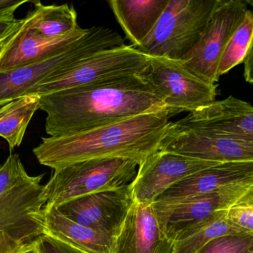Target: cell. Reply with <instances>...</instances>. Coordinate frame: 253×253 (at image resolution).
<instances>
[{
	"label": "cell",
	"mask_w": 253,
	"mask_h": 253,
	"mask_svg": "<svg viewBox=\"0 0 253 253\" xmlns=\"http://www.w3.org/2000/svg\"><path fill=\"white\" fill-rule=\"evenodd\" d=\"M253 186V181L168 203H153L161 229L175 243L189 227L215 212L227 209Z\"/></svg>",
	"instance_id": "30bf717a"
},
{
	"label": "cell",
	"mask_w": 253,
	"mask_h": 253,
	"mask_svg": "<svg viewBox=\"0 0 253 253\" xmlns=\"http://www.w3.org/2000/svg\"><path fill=\"white\" fill-rule=\"evenodd\" d=\"M160 151L216 163L253 161V144L218 136L172 122Z\"/></svg>",
	"instance_id": "7c38bea8"
},
{
	"label": "cell",
	"mask_w": 253,
	"mask_h": 253,
	"mask_svg": "<svg viewBox=\"0 0 253 253\" xmlns=\"http://www.w3.org/2000/svg\"><path fill=\"white\" fill-rule=\"evenodd\" d=\"M35 243L36 242H34V243L30 244V245H23V246L16 248V249L13 250V251L7 253H28L30 250L33 248V246L35 245Z\"/></svg>",
	"instance_id": "f546056e"
},
{
	"label": "cell",
	"mask_w": 253,
	"mask_h": 253,
	"mask_svg": "<svg viewBox=\"0 0 253 253\" xmlns=\"http://www.w3.org/2000/svg\"><path fill=\"white\" fill-rule=\"evenodd\" d=\"M178 121L187 127L253 144V106L234 97L215 101Z\"/></svg>",
	"instance_id": "5bb4252c"
},
{
	"label": "cell",
	"mask_w": 253,
	"mask_h": 253,
	"mask_svg": "<svg viewBox=\"0 0 253 253\" xmlns=\"http://www.w3.org/2000/svg\"><path fill=\"white\" fill-rule=\"evenodd\" d=\"M7 41V40H6ZM6 41L2 42V43H0V51H1V49H2L3 46H4V43H6Z\"/></svg>",
	"instance_id": "1f68e13d"
},
{
	"label": "cell",
	"mask_w": 253,
	"mask_h": 253,
	"mask_svg": "<svg viewBox=\"0 0 253 253\" xmlns=\"http://www.w3.org/2000/svg\"><path fill=\"white\" fill-rule=\"evenodd\" d=\"M227 210L217 211L189 227L175 242L174 253H198L217 238L245 233L229 222Z\"/></svg>",
	"instance_id": "44dd1931"
},
{
	"label": "cell",
	"mask_w": 253,
	"mask_h": 253,
	"mask_svg": "<svg viewBox=\"0 0 253 253\" xmlns=\"http://www.w3.org/2000/svg\"><path fill=\"white\" fill-rule=\"evenodd\" d=\"M253 248V234L228 235L207 244L198 253H248Z\"/></svg>",
	"instance_id": "d4e9b609"
},
{
	"label": "cell",
	"mask_w": 253,
	"mask_h": 253,
	"mask_svg": "<svg viewBox=\"0 0 253 253\" xmlns=\"http://www.w3.org/2000/svg\"><path fill=\"white\" fill-rule=\"evenodd\" d=\"M37 244L40 253H86L47 235L42 236Z\"/></svg>",
	"instance_id": "484cf974"
},
{
	"label": "cell",
	"mask_w": 253,
	"mask_h": 253,
	"mask_svg": "<svg viewBox=\"0 0 253 253\" xmlns=\"http://www.w3.org/2000/svg\"><path fill=\"white\" fill-rule=\"evenodd\" d=\"M175 243L164 234L153 204L134 201L119 236L114 253H174Z\"/></svg>",
	"instance_id": "9a60e30c"
},
{
	"label": "cell",
	"mask_w": 253,
	"mask_h": 253,
	"mask_svg": "<svg viewBox=\"0 0 253 253\" xmlns=\"http://www.w3.org/2000/svg\"><path fill=\"white\" fill-rule=\"evenodd\" d=\"M40 107V96L27 95L0 107V137L7 141L10 151L19 147L25 131Z\"/></svg>",
	"instance_id": "7402d4cb"
},
{
	"label": "cell",
	"mask_w": 253,
	"mask_h": 253,
	"mask_svg": "<svg viewBox=\"0 0 253 253\" xmlns=\"http://www.w3.org/2000/svg\"><path fill=\"white\" fill-rule=\"evenodd\" d=\"M253 180V161L218 163L178 181L160 195L154 203H172Z\"/></svg>",
	"instance_id": "2e32d148"
},
{
	"label": "cell",
	"mask_w": 253,
	"mask_h": 253,
	"mask_svg": "<svg viewBox=\"0 0 253 253\" xmlns=\"http://www.w3.org/2000/svg\"><path fill=\"white\" fill-rule=\"evenodd\" d=\"M22 19H17L14 16H0V43L8 40L22 23Z\"/></svg>",
	"instance_id": "4316f807"
},
{
	"label": "cell",
	"mask_w": 253,
	"mask_h": 253,
	"mask_svg": "<svg viewBox=\"0 0 253 253\" xmlns=\"http://www.w3.org/2000/svg\"><path fill=\"white\" fill-rule=\"evenodd\" d=\"M150 62V56L132 45L105 49L40 83L27 95L41 97L65 89L144 75L148 71Z\"/></svg>",
	"instance_id": "52a82bcc"
},
{
	"label": "cell",
	"mask_w": 253,
	"mask_h": 253,
	"mask_svg": "<svg viewBox=\"0 0 253 253\" xmlns=\"http://www.w3.org/2000/svg\"><path fill=\"white\" fill-rule=\"evenodd\" d=\"M43 211L44 235L86 253H114L116 238L72 221L56 208Z\"/></svg>",
	"instance_id": "ac0fdd59"
},
{
	"label": "cell",
	"mask_w": 253,
	"mask_h": 253,
	"mask_svg": "<svg viewBox=\"0 0 253 253\" xmlns=\"http://www.w3.org/2000/svg\"><path fill=\"white\" fill-rule=\"evenodd\" d=\"M28 253H40V251L38 250V247H37V242H36L35 245L33 246V248L30 250L29 252Z\"/></svg>",
	"instance_id": "4dcf8cb0"
},
{
	"label": "cell",
	"mask_w": 253,
	"mask_h": 253,
	"mask_svg": "<svg viewBox=\"0 0 253 253\" xmlns=\"http://www.w3.org/2000/svg\"><path fill=\"white\" fill-rule=\"evenodd\" d=\"M248 10L245 1L218 0L199 43L182 60L193 74L208 83L216 84L223 53Z\"/></svg>",
	"instance_id": "9c48e42d"
},
{
	"label": "cell",
	"mask_w": 253,
	"mask_h": 253,
	"mask_svg": "<svg viewBox=\"0 0 253 253\" xmlns=\"http://www.w3.org/2000/svg\"><path fill=\"white\" fill-rule=\"evenodd\" d=\"M133 202L129 184L72 199L56 209L72 221L117 238Z\"/></svg>",
	"instance_id": "8fae6325"
},
{
	"label": "cell",
	"mask_w": 253,
	"mask_h": 253,
	"mask_svg": "<svg viewBox=\"0 0 253 253\" xmlns=\"http://www.w3.org/2000/svg\"><path fill=\"white\" fill-rule=\"evenodd\" d=\"M253 43V10L248 9L245 19L232 36L218 67L221 77L245 62Z\"/></svg>",
	"instance_id": "603a6c76"
},
{
	"label": "cell",
	"mask_w": 253,
	"mask_h": 253,
	"mask_svg": "<svg viewBox=\"0 0 253 253\" xmlns=\"http://www.w3.org/2000/svg\"><path fill=\"white\" fill-rule=\"evenodd\" d=\"M146 80L165 100L172 114L196 111L214 102L216 84L193 74L182 60L150 56Z\"/></svg>",
	"instance_id": "ba28073f"
},
{
	"label": "cell",
	"mask_w": 253,
	"mask_h": 253,
	"mask_svg": "<svg viewBox=\"0 0 253 253\" xmlns=\"http://www.w3.org/2000/svg\"><path fill=\"white\" fill-rule=\"evenodd\" d=\"M169 0H110L108 4L126 38L135 49L153 31Z\"/></svg>",
	"instance_id": "d6986e66"
},
{
	"label": "cell",
	"mask_w": 253,
	"mask_h": 253,
	"mask_svg": "<svg viewBox=\"0 0 253 253\" xmlns=\"http://www.w3.org/2000/svg\"><path fill=\"white\" fill-rule=\"evenodd\" d=\"M82 27L67 35L46 38L30 29L22 19L17 31L4 43L0 51V71H9L44 59L88 33Z\"/></svg>",
	"instance_id": "e0dca14e"
},
{
	"label": "cell",
	"mask_w": 253,
	"mask_h": 253,
	"mask_svg": "<svg viewBox=\"0 0 253 253\" xmlns=\"http://www.w3.org/2000/svg\"><path fill=\"white\" fill-rule=\"evenodd\" d=\"M218 0H169L138 51L184 60L199 43Z\"/></svg>",
	"instance_id": "5b68a950"
},
{
	"label": "cell",
	"mask_w": 253,
	"mask_h": 253,
	"mask_svg": "<svg viewBox=\"0 0 253 253\" xmlns=\"http://www.w3.org/2000/svg\"><path fill=\"white\" fill-rule=\"evenodd\" d=\"M124 45V40L117 31L105 27H92L84 37L44 59L0 71V107L26 96L40 83L62 74L94 53Z\"/></svg>",
	"instance_id": "277c9868"
},
{
	"label": "cell",
	"mask_w": 253,
	"mask_h": 253,
	"mask_svg": "<svg viewBox=\"0 0 253 253\" xmlns=\"http://www.w3.org/2000/svg\"><path fill=\"white\" fill-rule=\"evenodd\" d=\"M138 163L122 157L77 162L54 170L45 187L44 209L104 190L130 184L136 176Z\"/></svg>",
	"instance_id": "8992f818"
},
{
	"label": "cell",
	"mask_w": 253,
	"mask_h": 253,
	"mask_svg": "<svg viewBox=\"0 0 253 253\" xmlns=\"http://www.w3.org/2000/svg\"><path fill=\"white\" fill-rule=\"evenodd\" d=\"M43 175L27 173L17 154L0 166V253L37 242L44 235Z\"/></svg>",
	"instance_id": "3957f363"
},
{
	"label": "cell",
	"mask_w": 253,
	"mask_h": 253,
	"mask_svg": "<svg viewBox=\"0 0 253 253\" xmlns=\"http://www.w3.org/2000/svg\"><path fill=\"white\" fill-rule=\"evenodd\" d=\"M172 116L168 109L80 133L42 138L34 153L40 164L54 170L77 162L116 157L135 160L139 166L159 151Z\"/></svg>",
	"instance_id": "7a4b0ae2"
},
{
	"label": "cell",
	"mask_w": 253,
	"mask_h": 253,
	"mask_svg": "<svg viewBox=\"0 0 253 253\" xmlns=\"http://www.w3.org/2000/svg\"><path fill=\"white\" fill-rule=\"evenodd\" d=\"M218 163H221L159 150L138 166L136 176L130 183L134 201L153 204L160 195L178 181Z\"/></svg>",
	"instance_id": "4fadbf2b"
},
{
	"label": "cell",
	"mask_w": 253,
	"mask_h": 253,
	"mask_svg": "<svg viewBox=\"0 0 253 253\" xmlns=\"http://www.w3.org/2000/svg\"><path fill=\"white\" fill-rule=\"evenodd\" d=\"M35 8L24 18L25 25L46 38H57L80 28L77 13L72 4L44 5L34 1Z\"/></svg>",
	"instance_id": "ffe728a7"
},
{
	"label": "cell",
	"mask_w": 253,
	"mask_h": 253,
	"mask_svg": "<svg viewBox=\"0 0 253 253\" xmlns=\"http://www.w3.org/2000/svg\"><path fill=\"white\" fill-rule=\"evenodd\" d=\"M247 2V4H251V5L253 6V1H245Z\"/></svg>",
	"instance_id": "d6a6232c"
},
{
	"label": "cell",
	"mask_w": 253,
	"mask_h": 253,
	"mask_svg": "<svg viewBox=\"0 0 253 253\" xmlns=\"http://www.w3.org/2000/svg\"><path fill=\"white\" fill-rule=\"evenodd\" d=\"M244 77L250 84L253 85V43L244 62Z\"/></svg>",
	"instance_id": "f1b7e54d"
},
{
	"label": "cell",
	"mask_w": 253,
	"mask_h": 253,
	"mask_svg": "<svg viewBox=\"0 0 253 253\" xmlns=\"http://www.w3.org/2000/svg\"><path fill=\"white\" fill-rule=\"evenodd\" d=\"M227 218L244 233L253 234V186L227 209Z\"/></svg>",
	"instance_id": "cb8c5ba5"
},
{
	"label": "cell",
	"mask_w": 253,
	"mask_h": 253,
	"mask_svg": "<svg viewBox=\"0 0 253 253\" xmlns=\"http://www.w3.org/2000/svg\"><path fill=\"white\" fill-rule=\"evenodd\" d=\"M40 108L47 114L45 131L50 137L80 133L169 109L144 75L43 95Z\"/></svg>",
	"instance_id": "6da1fadb"
},
{
	"label": "cell",
	"mask_w": 253,
	"mask_h": 253,
	"mask_svg": "<svg viewBox=\"0 0 253 253\" xmlns=\"http://www.w3.org/2000/svg\"><path fill=\"white\" fill-rule=\"evenodd\" d=\"M248 253H253V248L252 250H251V251H249V252H248Z\"/></svg>",
	"instance_id": "836d02e7"
},
{
	"label": "cell",
	"mask_w": 253,
	"mask_h": 253,
	"mask_svg": "<svg viewBox=\"0 0 253 253\" xmlns=\"http://www.w3.org/2000/svg\"><path fill=\"white\" fill-rule=\"evenodd\" d=\"M28 0L16 1V0H0V16H13V13L18 7L22 6L25 3L28 2Z\"/></svg>",
	"instance_id": "83f0119b"
}]
</instances>
